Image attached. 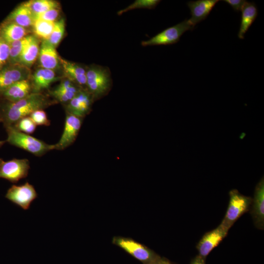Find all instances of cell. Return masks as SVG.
<instances>
[{"label": "cell", "instance_id": "6da1fadb", "mask_svg": "<svg viewBox=\"0 0 264 264\" xmlns=\"http://www.w3.org/2000/svg\"><path fill=\"white\" fill-rule=\"evenodd\" d=\"M42 92L32 93L15 102L6 101L0 106V114L4 127L13 126L21 119L29 116L34 111L44 110L57 103Z\"/></svg>", "mask_w": 264, "mask_h": 264}, {"label": "cell", "instance_id": "7a4b0ae2", "mask_svg": "<svg viewBox=\"0 0 264 264\" xmlns=\"http://www.w3.org/2000/svg\"><path fill=\"white\" fill-rule=\"evenodd\" d=\"M112 87L111 72L108 67L96 64L87 66L86 89L94 101L107 95Z\"/></svg>", "mask_w": 264, "mask_h": 264}, {"label": "cell", "instance_id": "3957f363", "mask_svg": "<svg viewBox=\"0 0 264 264\" xmlns=\"http://www.w3.org/2000/svg\"><path fill=\"white\" fill-rule=\"evenodd\" d=\"M5 128L7 134L6 142L24 150L34 155L41 156L47 152L55 150L54 144H48L18 130L13 126H8Z\"/></svg>", "mask_w": 264, "mask_h": 264}, {"label": "cell", "instance_id": "277c9868", "mask_svg": "<svg viewBox=\"0 0 264 264\" xmlns=\"http://www.w3.org/2000/svg\"><path fill=\"white\" fill-rule=\"evenodd\" d=\"M112 242L145 264H159L162 261L152 250L132 239L116 236Z\"/></svg>", "mask_w": 264, "mask_h": 264}, {"label": "cell", "instance_id": "5b68a950", "mask_svg": "<svg viewBox=\"0 0 264 264\" xmlns=\"http://www.w3.org/2000/svg\"><path fill=\"white\" fill-rule=\"evenodd\" d=\"M230 199L225 215L220 224L228 230L251 205L252 198L241 194L237 189L229 193Z\"/></svg>", "mask_w": 264, "mask_h": 264}, {"label": "cell", "instance_id": "8992f818", "mask_svg": "<svg viewBox=\"0 0 264 264\" xmlns=\"http://www.w3.org/2000/svg\"><path fill=\"white\" fill-rule=\"evenodd\" d=\"M194 27L188 20L169 27L146 41H143V46L169 45L178 42L181 36L187 31L193 30Z\"/></svg>", "mask_w": 264, "mask_h": 264}, {"label": "cell", "instance_id": "52a82bcc", "mask_svg": "<svg viewBox=\"0 0 264 264\" xmlns=\"http://www.w3.org/2000/svg\"><path fill=\"white\" fill-rule=\"evenodd\" d=\"M30 68L20 63L11 64L0 69V94L15 83L30 79Z\"/></svg>", "mask_w": 264, "mask_h": 264}, {"label": "cell", "instance_id": "ba28073f", "mask_svg": "<svg viewBox=\"0 0 264 264\" xmlns=\"http://www.w3.org/2000/svg\"><path fill=\"white\" fill-rule=\"evenodd\" d=\"M29 169V161L27 159L14 158L4 161L0 166V178L17 183L27 176Z\"/></svg>", "mask_w": 264, "mask_h": 264}, {"label": "cell", "instance_id": "9c48e42d", "mask_svg": "<svg viewBox=\"0 0 264 264\" xmlns=\"http://www.w3.org/2000/svg\"><path fill=\"white\" fill-rule=\"evenodd\" d=\"M37 196L34 186L28 182L21 185H12L5 195L6 198L24 210L29 208Z\"/></svg>", "mask_w": 264, "mask_h": 264}, {"label": "cell", "instance_id": "30bf717a", "mask_svg": "<svg viewBox=\"0 0 264 264\" xmlns=\"http://www.w3.org/2000/svg\"><path fill=\"white\" fill-rule=\"evenodd\" d=\"M83 118L66 112L65 126L59 141L55 145V150H63L76 140L81 129Z\"/></svg>", "mask_w": 264, "mask_h": 264}, {"label": "cell", "instance_id": "8fae6325", "mask_svg": "<svg viewBox=\"0 0 264 264\" xmlns=\"http://www.w3.org/2000/svg\"><path fill=\"white\" fill-rule=\"evenodd\" d=\"M93 102L94 100L88 90L81 89L65 105L66 112L83 118L90 112Z\"/></svg>", "mask_w": 264, "mask_h": 264}, {"label": "cell", "instance_id": "7c38bea8", "mask_svg": "<svg viewBox=\"0 0 264 264\" xmlns=\"http://www.w3.org/2000/svg\"><path fill=\"white\" fill-rule=\"evenodd\" d=\"M228 230L220 224L215 229L206 233L197 245L198 256L205 258L226 236Z\"/></svg>", "mask_w": 264, "mask_h": 264}, {"label": "cell", "instance_id": "4fadbf2b", "mask_svg": "<svg viewBox=\"0 0 264 264\" xmlns=\"http://www.w3.org/2000/svg\"><path fill=\"white\" fill-rule=\"evenodd\" d=\"M251 214L255 226L263 230L264 227V176L257 184L252 198Z\"/></svg>", "mask_w": 264, "mask_h": 264}, {"label": "cell", "instance_id": "5bb4252c", "mask_svg": "<svg viewBox=\"0 0 264 264\" xmlns=\"http://www.w3.org/2000/svg\"><path fill=\"white\" fill-rule=\"evenodd\" d=\"M64 76L82 89H86L87 66L60 57Z\"/></svg>", "mask_w": 264, "mask_h": 264}, {"label": "cell", "instance_id": "9a60e30c", "mask_svg": "<svg viewBox=\"0 0 264 264\" xmlns=\"http://www.w3.org/2000/svg\"><path fill=\"white\" fill-rule=\"evenodd\" d=\"M81 88L77 84L64 77L61 83L54 89L49 90L48 95L57 102L65 105L68 103Z\"/></svg>", "mask_w": 264, "mask_h": 264}, {"label": "cell", "instance_id": "2e32d148", "mask_svg": "<svg viewBox=\"0 0 264 264\" xmlns=\"http://www.w3.org/2000/svg\"><path fill=\"white\" fill-rule=\"evenodd\" d=\"M219 0H198L187 3L191 12V17L188 20L194 26L205 20L209 15Z\"/></svg>", "mask_w": 264, "mask_h": 264}, {"label": "cell", "instance_id": "e0dca14e", "mask_svg": "<svg viewBox=\"0 0 264 264\" xmlns=\"http://www.w3.org/2000/svg\"><path fill=\"white\" fill-rule=\"evenodd\" d=\"M38 57L42 68L55 70L61 66L60 57L57 53L56 47L47 40L42 41L40 46Z\"/></svg>", "mask_w": 264, "mask_h": 264}, {"label": "cell", "instance_id": "ac0fdd59", "mask_svg": "<svg viewBox=\"0 0 264 264\" xmlns=\"http://www.w3.org/2000/svg\"><path fill=\"white\" fill-rule=\"evenodd\" d=\"M34 93L30 79L24 80L12 85L0 94L6 101L15 102Z\"/></svg>", "mask_w": 264, "mask_h": 264}, {"label": "cell", "instance_id": "d6986e66", "mask_svg": "<svg viewBox=\"0 0 264 264\" xmlns=\"http://www.w3.org/2000/svg\"><path fill=\"white\" fill-rule=\"evenodd\" d=\"M58 79L54 70L42 67L37 69L30 77L33 92L39 93L48 89L50 84Z\"/></svg>", "mask_w": 264, "mask_h": 264}, {"label": "cell", "instance_id": "ffe728a7", "mask_svg": "<svg viewBox=\"0 0 264 264\" xmlns=\"http://www.w3.org/2000/svg\"><path fill=\"white\" fill-rule=\"evenodd\" d=\"M30 32L28 28L8 20L0 26V37L8 44L25 37Z\"/></svg>", "mask_w": 264, "mask_h": 264}, {"label": "cell", "instance_id": "44dd1931", "mask_svg": "<svg viewBox=\"0 0 264 264\" xmlns=\"http://www.w3.org/2000/svg\"><path fill=\"white\" fill-rule=\"evenodd\" d=\"M8 21L13 22L23 27L32 26L35 14L24 2L17 6L9 15Z\"/></svg>", "mask_w": 264, "mask_h": 264}, {"label": "cell", "instance_id": "7402d4cb", "mask_svg": "<svg viewBox=\"0 0 264 264\" xmlns=\"http://www.w3.org/2000/svg\"><path fill=\"white\" fill-rule=\"evenodd\" d=\"M241 11V21L238 36L239 39H243L244 34L256 19L258 10L254 3L246 1Z\"/></svg>", "mask_w": 264, "mask_h": 264}, {"label": "cell", "instance_id": "603a6c76", "mask_svg": "<svg viewBox=\"0 0 264 264\" xmlns=\"http://www.w3.org/2000/svg\"><path fill=\"white\" fill-rule=\"evenodd\" d=\"M39 45L38 39L33 35L31 41L22 53L19 63L30 68L38 57Z\"/></svg>", "mask_w": 264, "mask_h": 264}, {"label": "cell", "instance_id": "cb8c5ba5", "mask_svg": "<svg viewBox=\"0 0 264 264\" xmlns=\"http://www.w3.org/2000/svg\"><path fill=\"white\" fill-rule=\"evenodd\" d=\"M55 22L39 19L35 20L32 26L34 35L42 41L47 40L53 31Z\"/></svg>", "mask_w": 264, "mask_h": 264}, {"label": "cell", "instance_id": "d4e9b609", "mask_svg": "<svg viewBox=\"0 0 264 264\" xmlns=\"http://www.w3.org/2000/svg\"><path fill=\"white\" fill-rule=\"evenodd\" d=\"M33 35L29 34L25 37L9 44L10 53L9 60L11 64L19 63L22 53L31 41Z\"/></svg>", "mask_w": 264, "mask_h": 264}, {"label": "cell", "instance_id": "484cf974", "mask_svg": "<svg viewBox=\"0 0 264 264\" xmlns=\"http://www.w3.org/2000/svg\"><path fill=\"white\" fill-rule=\"evenodd\" d=\"M24 3L35 15L60 7L59 2L53 0H31Z\"/></svg>", "mask_w": 264, "mask_h": 264}, {"label": "cell", "instance_id": "4316f807", "mask_svg": "<svg viewBox=\"0 0 264 264\" xmlns=\"http://www.w3.org/2000/svg\"><path fill=\"white\" fill-rule=\"evenodd\" d=\"M159 0H135L130 5L117 11V15L121 16L129 11L136 9H153L159 4Z\"/></svg>", "mask_w": 264, "mask_h": 264}, {"label": "cell", "instance_id": "83f0119b", "mask_svg": "<svg viewBox=\"0 0 264 264\" xmlns=\"http://www.w3.org/2000/svg\"><path fill=\"white\" fill-rule=\"evenodd\" d=\"M65 32V21L62 18L55 22L54 28L47 40L52 45L56 47L64 37Z\"/></svg>", "mask_w": 264, "mask_h": 264}, {"label": "cell", "instance_id": "f1b7e54d", "mask_svg": "<svg viewBox=\"0 0 264 264\" xmlns=\"http://www.w3.org/2000/svg\"><path fill=\"white\" fill-rule=\"evenodd\" d=\"M12 126L18 130L28 134L33 133L36 128V125L29 116L21 119Z\"/></svg>", "mask_w": 264, "mask_h": 264}, {"label": "cell", "instance_id": "f546056e", "mask_svg": "<svg viewBox=\"0 0 264 264\" xmlns=\"http://www.w3.org/2000/svg\"><path fill=\"white\" fill-rule=\"evenodd\" d=\"M29 116L36 126H48L50 124V122L47 118L46 113L44 110H37L32 112Z\"/></svg>", "mask_w": 264, "mask_h": 264}, {"label": "cell", "instance_id": "4dcf8cb0", "mask_svg": "<svg viewBox=\"0 0 264 264\" xmlns=\"http://www.w3.org/2000/svg\"><path fill=\"white\" fill-rule=\"evenodd\" d=\"M60 14V8L52 9L35 15V20L39 19L55 22Z\"/></svg>", "mask_w": 264, "mask_h": 264}, {"label": "cell", "instance_id": "1f68e13d", "mask_svg": "<svg viewBox=\"0 0 264 264\" xmlns=\"http://www.w3.org/2000/svg\"><path fill=\"white\" fill-rule=\"evenodd\" d=\"M10 47L9 44L0 37V69L9 60Z\"/></svg>", "mask_w": 264, "mask_h": 264}, {"label": "cell", "instance_id": "d6a6232c", "mask_svg": "<svg viewBox=\"0 0 264 264\" xmlns=\"http://www.w3.org/2000/svg\"><path fill=\"white\" fill-rule=\"evenodd\" d=\"M223 1L229 4L236 12L241 11L247 1L244 0H224Z\"/></svg>", "mask_w": 264, "mask_h": 264}, {"label": "cell", "instance_id": "836d02e7", "mask_svg": "<svg viewBox=\"0 0 264 264\" xmlns=\"http://www.w3.org/2000/svg\"><path fill=\"white\" fill-rule=\"evenodd\" d=\"M191 264H205L204 259L198 255L192 261Z\"/></svg>", "mask_w": 264, "mask_h": 264}, {"label": "cell", "instance_id": "e575fe53", "mask_svg": "<svg viewBox=\"0 0 264 264\" xmlns=\"http://www.w3.org/2000/svg\"><path fill=\"white\" fill-rule=\"evenodd\" d=\"M5 142H6V140H0V148L2 147Z\"/></svg>", "mask_w": 264, "mask_h": 264}, {"label": "cell", "instance_id": "d590c367", "mask_svg": "<svg viewBox=\"0 0 264 264\" xmlns=\"http://www.w3.org/2000/svg\"><path fill=\"white\" fill-rule=\"evenodd\" d=\"M160 264H171L169 262L165 261L162 260Z\"/></svg>", "mask_w": 264, "mask_h": 264}, {"label": "cell", "instance_id": "8d00e7d4", "mask_svg": "<svg viewBox=\"0 0 264 264\" xmlns=\"http://www.w3.org/2000/svg\"><path fill=\"white\" fill-rule=\"evenodd\" d=\"M3 162L4 161L1 158H0V166H1V165Z\"/></svg>", "mask_w": 264, "mask_h": 264}, {"label": "cell", "instance_id": "74e56055", "mask_svg": "<svg viewBox=\"0 0 264 264\" xmlns=\"http://www.w3.org/2000/svg\"><path fill=\"white\" fill-rule=\"evenodd\" d=\"M1 122V116H0V122Z\"/></svg>", "mask_w": 264, "mask_h": 264}, {"label": "cell", "instance_id": "f35d334b", "mask_svg": "<svg viewBox=\"0 0 264 264\" xmlns=\"http://www.w3.org/2000/svg\"></svg>", "mask_w": 264, "mask_h": 264}]
</instances>
